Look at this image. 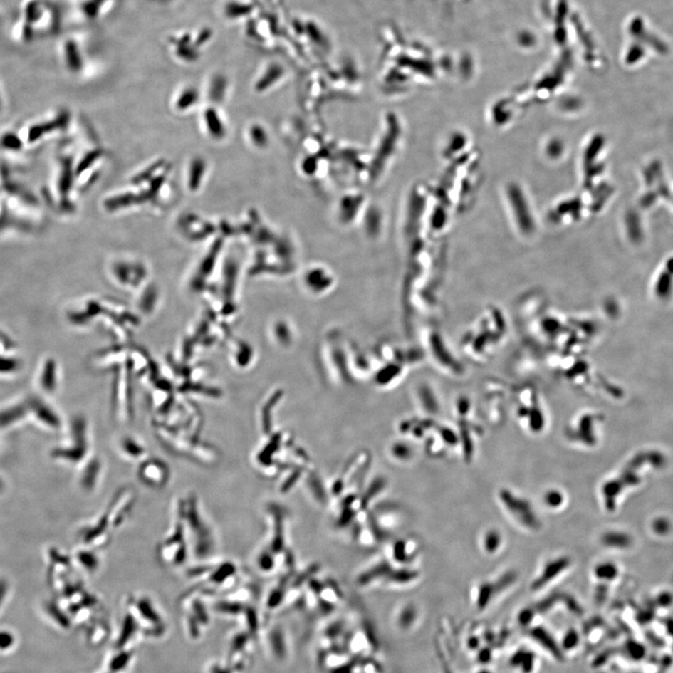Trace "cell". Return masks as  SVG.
<instances>
[{
    "mask_svg": "<svg viewBox=\"0 0 673 673\" xmlns=\"http://www.w3.org/2000/svg\"><path fill=\"white\" fill-rule=\"evenodd\" d=\"M177 517L184 526L188 546L197 559L211 558L215 549V538L211 526L200 513L196 496L179 499Z\"/></svg>",
    "mask_w": 673,
    "mask_h": 673,
    "instance_id": "1",
    "label": "cell"
},
{
    "mask_svg": "<svg viewBox=\"0 0 673 673\" xmlns=\"http://www.w3.org/2000/svg\"><path fill=\"white\" fill-rule=\"evenodd\" d=\"M188 546L187 535L181 520L177 517L175 525L169 534L158 546V555L167 566H182L187 559Z\"/></svg>",
    "mask_w": 673,
    "mask_h": 673,
    "instance_id": "2",
    "label": "cell"
},
{
    "mask_svg": "<svg viewBox=\"0 0 673 673\" xmlns=\"http://www.w3.org/2000/svg\"><path fill=\"white\" fill-rule=\"evenodd\" d=\"M499 496L508 513L523 528L531 529V531H537L540 528V520L535 513L532 505L526 499L507 489L501 490Z\"/></svg>",
    "mask_w": 673,
    "mask_h": 673,
    "instance_id": "3",
    "label": "cell"
},
{
    "mask_svg": "<svg viewBox=\"0 0 673 673\" xmlns=\"http://www.w3.org/2000/svg\"><path fill=\"white\" fill-rule=\"evenodd\" d=\"M135 504L136 492L131 487H125L115 494L103 513L113 531H116L124 525L132 513Z\"/></svg>",
    "mask_w": 673,
    "mask_h": 673,
    "instance_id": "4",
    "label": "cell"
},
{
    "mask_svg": "<svg viewBox=\"0 0 673 673\" xmlns=\"http://www.w3.org/2000/svg\"><path fill=\"white\" fill-rule=\"evenodd\" d=\"M137 477L150 489H164L170 480L169 466L158 457H147L140 462Z\"/></svg>",
    "mask_w": 673,
    "mask_h": 673,
    "instance_id": "5",
    "label": "cell"
},
{
    "mask_svg": "<svg viewBox=\"0 0 673 673\" xmlns=\"http://www.w3.org/2000/svg\"><path fill=\"white\" fill-rule=\"evenodd\" d=\"M112 531L104 514H101L97 521L85 529V543L93 549H103L110 543Z\"/></svg>",
    "mask_w": 673,
    "mask_h": 673,
    "instance_id": "6",
    "label": "cell"
},
{
    "mask_svg": "<svg viewBox=\"0 0 673 673\" xmlns=\"http://www.w3.org/2000/svg\"><path fill=\"white\" fill-rule=\"evenodd\" d=\"M570 559L568 556H560L547 562L532 586L533 588H541L548 585L550 582L558 578L565 570H567L570 567Z\"/></svg>",
    "mask_w": 673,
    "mask_h": 673,
    "instance_id": "7",
    "label": "cell"
},
{
    "mask_svg": "<svg viewBox=\"0 0 673 673\" xmlns=\"http://www.w3.org/2000/svg\"><path fill=\"white\" fill-rule=\"evenodd\" d=\"M115 0H83L80 14L89 21H97L106 16L115 7Z\"/></svg>",
    "mask_w": 673,
    "mask_h": 673,
    "instance_id": "8",
    "label": "cell"
},
{
    "mask_svg": "<svg viewBox=\"0 0 673 673\" xmlns=\"http://www.w3.org/2000/svg\"><path fill=\"white\" fill-rule=\"evenodd\" d=\"M268 642H271L272 656L279 662L288 659L290 651L288 640L282 628L275 627L271 636L268 635Z\"/></svg>",
    "mask_w": 673,
    "mask_h": 673,
    "instance_id": "9",
    "label": "cell"
},
{
    "mask_svg": "<svg viewBox=\"0 0 673 673\" xmlns=\"http://www.w3.org/2000/svg\"><path fill=\"white\" fill-rule=\"evenodd\" d=\"M120 451L122 457L130 462H142L147 457V451L145 447L133 439H125L121 444Z\"/></svg>",
    "mask_w": 673,
    "mask_h": 673,
    "instance_id": "10",
    "label": "cell"
},
{
    "mask_svg": "<svg viewBox=\"0 0 673 673\" xmlns=\"http://www.w3.org/2000/svg\"><path fill=\"white\" fill-rule=\"evenodd\" d=\"M63 52L66 58V62L70 64L71 68H79L80 62H82V56L79 43L74 38H67L63 43Z\"/></svg>",
    "mask_w": 673,
    "mask_h": 673,
    "instance_id": "11",
    "label": "cell"
},
{
    "mask_svg": "<svg viewBox=\"0 0 673 673\" xmlns=\"http://www.w3.org/2000/svg\"><path fill=\"white\" fill-rule=\"evenodd\" d=\"M101 471H103V464H101L100 459H93L90 464L86 468L85 474V486L86 489L91 490L95 489L98 481H100Z\"/></svg>",
    "mask_w": 673,
    "mask_h": 673,
    "instance_id": "12",
    "label": "cell"
},
{
    "mask_svg": "<svg viewBox=\"0 0 673 673\" xmlns=\"http://www.w3.org/2000/svg\"><path fill=\"white\" fill-rule=\"evenodd\" d=\"M502 543L501 534L498 531L492 529L484 534L483 538V547L484 551L489 553H493L501 548Z\"/></svg>",
    "mask_w": 673,
    "mask_h": 673,
    "instance_id": "13",
    "label": "cell"
},
{
    "mask_svg": "<svg viewBox=\"0 0 673 673\" xmlns=\"http://www.w3.org/2000/svg\"><path fill=\"white\" fill-rule=\"evenodd\" d=\"M543 501L547 507L558 508L563 505L565 496L563 493L559 491V490L551 489L544 494Z\"/></svg>",
    "mask_w": 673,
    "mask_h": 673,
    "instance_id": "14",
    "label": "cell"
}]
</instances>
